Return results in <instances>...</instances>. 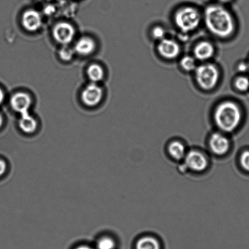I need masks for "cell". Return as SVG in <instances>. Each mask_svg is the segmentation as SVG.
<instances>
[{
    "instance_id": "obj_11",
    "label": "cell",
    "mask_w": 249,
    "mask_h": 249,
    "mask_svg": "<svg viewBox=\"0 0 249 249\" xmlns=\"http://www.w3.org/2000/svg\"><path fill=\"white\" fill-rule=\"evenodd\" d=\"M21 23L25 30L35 32L39 30L42 25V18L39 13L30 9L24 13L21 18Z\"/></svg>"
},
{
    "instance_id": "obj_4",
    "label": "cell",
    "mask_w": 249,
    "mask_h": 249,
    "mask_svg": "<svg viewBox=\"0 0 249 249\" xmlns=\"http://www.w3.org/2000/svg\"><path fill=\"white\" fill-rule=\"evenodd\" d=\"M194 73L197 85L204 91L213 90L221 78V72L218 67L209 62H202L197 65Z\"/></svg>"
},
{
    "instance_id": "obj_19",
    "label": "cell",
    "mask_w": 249,
    "mask_h": 249,
    "mask_svg": "<svg viewBox=\"0 0 249 249\" xmlns=\"http://www.w3.org/2000/svg\"><path fill=\"white\" fill-rule=\"evenodd\" d=\"M151 36L152 40L159 42L167 37V31L163 26H155L151 31Z\"/></svg>"
},
{
    "instance_id": "obj_14",
    "label": "cell",
    "mask_w": 249,
    "mask_h": 249,
    "mask_svg": "<svg viewBox=\"0 0 249 249\" xmlns=\"http://www.w3.org/2000/svg\"><path fill=\"white\" fill-rule=\"evenodd\" d=\"M37 122L33 116L29 114V113L21 115L20 121H19V126L24 132L26 134H32L35 132L37 128Z\"/></svg>"
},
{
    "instance_id": "obj_23",
    "label": "cell",
    "mask_w": 249,
    "mask_h": 249,
    "mask_svg": "<svg viewBox=\"0 0 249 249\" xmlns=\"http://www.w3.org/2000/svg\"><path fill=\"white\" fill-rule=\"evenodd\" d=\"M240 163L244 170L249 172V151H244L240 157Z\"/></svg>"
},
{
    "instance_id": "obj_27",
    "label": "cell",
    "mask_w": 249,
    "mask_h": 249,
    "mask_svg": "<svg viewBox=\"0 0 249 249\" xmlns=\"http://www.w3.org/2000/svg\"><path fill=\"white\" fill-rule=\"evenodd\" d=\"M218 3L221 4H225L230 3L231 0H217Z\"/></svg>"
},
{
    "instance_id": "obj_1",
    "label": "cell",
    "mask_w": 249,
    "mask_h": 249,
    "mask_svg": "<svg viewBox=\"0 0 249 249\" xmlns=\"http://www.w3.org/2000/svg\"><path fill=\"white\" fill-rule=\"evenodd\" d=\"M202 17L207 30L215 37L227 39L235 31L233 16L223 4H213L207 6Z\"/></svg>"
},
{
    "instance_id": "obj_5",
    "label": "cell",
    "mask_w": 249,
    "mask_h": 249,
    "mask_svg": "<svg viewBox=\"0 0 249 249\" xmlns=\"http://www.w3.org/2000/svg\"><path fill=\"white\" fill-rule=\"evenodd\" d=\"M157 50L163 59L172 60L179 57L182 49L177 40L166 37L158 42Z\"/></svg>"
},
{
    "instance_id": "obj_29",
    "label": "cell",
    "mask_w": 249,
    "mask_h": 249,
    "mask_svg": "<svg viewBox=\"0 0 249 249\" xmlns=\"http://www.w3.org/2000/svg\"><path fill=\"white\" fill-rule=\"evenodd\" d=\"M3 123V118L2 117V115L0 114V127H1L2 124Z\"/></svg>"
},
{
    "instance_id": "obj_22",
    "label": "cell",
    "mask_w": 249,
    "mask_h": 249,
    "mask_svg": "<svg viewBox=\"0 0 249 249\" xmlns=\"http://www.w3.org/2000/svg\"><path fill=\"white\" fill-rule=\"evenodd\" d=\"M74 52V51L72 50L71 48L68 47L67 45H64V47L60 51V57L65 61H69L73 57Z\"/></svg>"
},
{
    "instance_id": "obj_10",
    "label": "cell",
    "mask_w": 249,
    "mask_h": 249,
    "mask_svg": "<svg viewBox=\"0 0 249 249\" xmlns=\"http://www.w3.org/2000/svg\"><path fill=\"white\" fill-rule=\"evenodd\" d=\"M32 104L31 96L25 92H18L14 94L11 99V106L16 112L20 115L29 113V109Z\"/></svg>"
},
{
    "instance_id": "obj_18",
    "label": "cell",
    "mask_w": 249,
    "mask_h": 249,
    "mask_svg": "<svg viewBox=\"0 0 249 249\" xmlns=\"http://www.w3.org/2000/svg\"><path fill=\"white\" fill-rule=\"evenodd\" d=\"M137 249H160V246L156 239L151 236H145L138 241Z\"/></svg>"
},
{
    "instance_id": "obj_16",
    "label": "cell",
    "mask_w": 249,
    "mask_h": 249,
    "mask_svg": "<svg viewBox=\"0 0 249 249\" xmlns=\"http://www.w3.org/2000/svg\"><path fill=\"white\" fill-rule=\"evenodd\" d=\"M168 151L171 156L177 160H182L185 158V148L179 142H174L171 143L169 146Z\"/></svg>"
},
{
    "instance_id": "obj_25",
    "label": "cell",
    "mask_w": 249,
    "mask_h": 249,
    "mask_svg": "<svg viewBox=\"0 0 249 249\" xmlns=\"http://www.w3.org/2000/svg\"><path fill=\"white\" fill-rule=\"evenodd\" d=\"M7 164L3 160L0 159V177L6 173Z\"/></svg>"
},
{
    "instance_id": "obj_13",
    "label": "cell",
    "mask_w": 249,
    "mask_h": 249,
    "mask_svg": "<svg viewBox=\"0 0 249 249\" xmlns=\"http://www.w3.org/2000/svg\"><path fill=\"white\" fill-rule=\"evenodd\" d=\"M96 43L92 38L84 37L77 41L74 45V52L81 55H88L95 51Z\"/></svg>"
},
{
    "instance_id": "obj_8",
    "label": "cell",
    "mask_w": 249,
    "mask_h": 249,
    "mask_svg": "<svg viewBox=\"0 0 249 249\" xmlns=\"http://www.w3.org/2000/svg\"><path fill=\"white\" fill-rule=\"evenodd\" d=\"M216 52L213 43L208 40L198 42L193 48V56L197 62H209L214 56Z\"/></svg>"
},
{
    "instance_id": "obj_7",
    "label": "cell",
    "mask_w": 249,
    "mask_h": 249,
    "mask_svg": "<svg viewBox=\"0 0 249 249\" xmlns=\"http://www.w3.org/2000/svg\"><path fill=\"white\" fill-rule=\"evenodd\" d=\"M103 97V89L97 84L93 82L86 87L81 95L84 105L89 107L97 106L102 101Z\"/></svg>"
},
{
    "instance_id": "obj_26",
    "label": "cell",
    "mask_w": 249,
    "mask_h": 249,
    "mask_svg": "<svg viewBox=\"0 0 249 249\" xmlns=\"http://www.w3.org/2000/svg\"><path fill=\"white\" fill-rule=\"evenodd\" d=\"M4 100V93L3 91L0 89V105L3 103Z\"/></svg>"
},
{
    "instance_id": "obj_20",
    "label": "cell",
    "mask_w": 249,
    "mask_h": 249,
    "mask_svg": "<svg viewBox=\"0 0 249 249\" xmlns=\"http://www.w3.org/2000/svg\"><path fill=\"white\" fill-rule=\"evenodd\" d=\"M234 88L241 92H245L249 89V79L248 77L240 76L234 81Z\"/></svg>"
},
{
    "instance_id": "obj_3",
    "label": "cell",
    "mask_w": 249,
    "mask_h": 249,
    "mask_svg": "<svg viewBox=\"0 0 249 249\" xmlns=\"http://www.w3.org/2000/svg\"><path fill=\"white\" fill-rule=\"evenodd\" d=\"M203 17L199 9L187 6L178 9L174 15V22L181 33L188 35L199 27Z\"/></svg>"
},
{
    "instance_id": "obj_6",
    "label": "cell",
    "mask_w": 249,
    "mask_h": 249,
    "mask_svg": "<svg viewBox=\"0 0 249 249\" xmlns=\"http://www.w3.org/2000/svg\"><path fill=\"white\" fill-rule=\"evenodd\" d=\"M53 35L55 40L60 44L67 45L73 40L75 30L71 24L60 22L53 28Z\"/></svg>"
},
{
    "instance_id": "obj_28",
    "label": "cell",
    "mask_w": 249,
    "mask_h": 249,
    "mask_svg": "<svg viewBox=\"0 0 249 249\" xmlns=\"http://www.w3.org/2000/svg\"><path fill=\"white\" fill-rule=\"evenodd\" d=\"M76 249H93L90 248V247L87 246H81L78 247V248H76Z\"/></svg>"
},
{
    "instance_id": "obj_17",
    "label": "cell",
    "mask_w": 249,
    "mask_h": 249,
    "mask_svg": "<svg viewBox=\"0 0 249 249\" xmlns=\"http://www.w3.org/2000/svg\"><path fill=\"white\" fill-rule=\"evenodd\" d=\"M197 60L193 55H185L181 58L179 65L181 69L185 72H194L197 67Z\"/></svg>"
},
{
    "instance_id": "obj_24",
    "label": "cell",
    "mask_w": 249,
    "mask_h": 249,
    "mask_svg": "<svg viewBox=\"0 0 249 249\" xmlns=\"http://www.w3.org/2000/svg\"><path fill=\"white\" fill-rule=\"evenodd\" d=\"M249 69V65L245 62H239L236 65V70L239 72H246Z\"/></svg>"
},
{
    "instance_id": "obj_12",
    "label": "cell",
    "mask_w": 249,
    "mask_h": 249,
    "mask_svg": "<svg viewBox=\"0 0 249 249\" xmlns=\"http://www.w3.org/2000/svg\"><path fill=\"white\" fill-rule=\"evenodd\" d=\"M210 147L212 151L217 156L226 154L230 148L229 140L221 133H214L210 140Z\"/></svg>"
},
{
    "instance_id": "obj_30",
    "label": "cell",
    "mask_w": 249,
    "mask_h": 249,
    "mask_svg": "<svg viewBox=\"0 0 249 249\" xmlns=\"http://www.w3.org/2000/svg\"></svg>"
},
{
    "instance_id": "obj_2",
    "label": "cell",
    "mask_w": 249,
    "mask_h": 249,
    "mask_svg": "<svg viewBox=\"0 0 249 249\" xmlns=\"http://www.w3.org/2000/svg\"><path fill=\"white\" fill-rule=\"evenodd\" d=\"M242 113L240 107L234 101L226 100L217 105L214 112V120L222 131H234L240 124Z\"/></svg>"
},
{
    "instance_id": "obj_21",
    "label": "cell",
    "mask_w": 249,
    "mask_h": 249,
    "mask_svg": "<svg viewBox=\"0 0 249 249\" xmlns=\"http://www.w3.org/2000/svg\"><path fill=\"white\" fill-rule=\"evenodd\" d=\"M115 241L109 237H104L99 240L97 244L98 249H114Z\"/></svg>"
},
{
    "instance_id": "obj_9",
    "label": "cell",
    "mask_w": 249,
    "mask_h": 249,
    "mask_svg": "<svg viewBox=\"0 0 249 249\" xmlns=\"http://www.w3.org/2000/svg\"><path fill=\"white\" fill-rule=\"evenodd\" d=\"M185 164L188 169L201 172L206 169L208 161L204 154L196 151H192L186 154L185 157Z\"/></svg>"
},
{
    "instance_id": "obj_15",
    "label": "cell",
    "mask_w": 249,
    "mask_h": 249,
    "mask_svg": "<svg viewBox=\"0 0 249 249\" xmlns=\"http://www.w3.org/2000/svg\"><path fill=\"white\" fill-rule=\"evenodd\" d=\"M88 76L89 79L93 83L97 84L102 81L105 76V72L102 67L100 65L94 64L89 67L88 69Z\"/></svg>"
}]
</instances>
